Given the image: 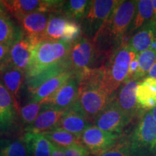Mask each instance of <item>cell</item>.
Segmentation results:
<instances>
[{
	"instance_id": "cell-6",
	"label": "cell",
	"mask_w": 156,
	"mask_h": 156,
	"mask_svg": "<svg viewBox=\"0 0 156 156\" xmlns=\"http://www.w3.org/2000/svg\"><path fill=\"white\" fill-rule=\"evenodd\" d=\"M83 36L81 25L70 20L61 12L49 13L46 30V40L63 41L73 44Z\"/></svg>"
},
{
	"instance_id": "cell-38",
	"label": "cell",
	"mask_w": 156,
	"mask_h": 156,
	"mask_svg": "<svg viewBox=\"0 0 156 156\" xmlns=\"http://www.w3.org/2000/svg\"><path fill=\"white\" fill-rule=\"evenodd\" d=\"M4 12H7L6 10L5 6L3 5L2 1H0V13H4Z\"/></svg>"
},
{
	"instance_id": "cell-8",
	"label": "cell",
	"mask_w": 156,
	"mask_h": 156,
	"mask_svg": "<svg viewBox=\"0 0 156 156\" xmlns=\"http://www.w3.org/2000/svg\"><path fill=\"white\" fill-rule=\"evenodd\" d=\"M117 0H93L81 23L83 36L93 40L110 16Z\"/></svg>"
},
{
	"instance_id": "cell-2",
	"label": "cell",
	"mask_w": 156,
	"mask_h": 156,
	"mask_svg": "<svg viewBox=\"0 0 156 156\" xmlns=\"http://www.w3.org/2000/svg\"><path fill=\"white\" fill-rule=\"evenodd\" d=\"M103 66L87 70L80 76V88L77 102L73 106L91 123L110 102L104 83Z\"/></svg>"
},
{
	"instance_id": "cell-39",
	"label": "cell",
	"mask_w": 156,
	"mask_h": 156,
	"mask_svg": "<svg viewBox=\"0 0 156 156\" xmlns=\"http://www.w3.org/2000/svg\"><path fill=\"white\" fill-rule=\"evenodd\" d=\"M151 112L152 115H153V119L156 122V106L155 107V108H153V109H152V110H151Z\"/></svg>"
},
{
	"instance_id": "cell-26",
	"label": "cell",
	"mask_w": 156,
	"mask_h": 156,
	"mask_svg": "<svg viewBox=\"0 0 156 156\" xmlns=\"http://www.w3.org/2000/svg\"><path fill=\"white\" fill-rule=\"evenodd\" d=\"M91 1L87 0H69L64 2L61 12L70 20L81 24L88 12Z\"/></svg>"
},
{
	"instance_id": "cell-25",
	"label": "cell",
	"mask_w": 156,
	"mask_h": 156,
	"mask_svg": "<svg viewBox=\"0 0 156 156\" xmlns=\"http://www.w3.org/2000/svg\"><path fill=\"white\" fill-rule=\"evenodd\" d=\"M23 36L18 23L8 12L0 13V44L11 46Z\"/></svg>"
},
{
	"instance_id": "cell-10",
	"label": "cell",
	"mask_w": 156,
	"mask_h": 156,
	"mask_svg": "<svg viewBox=\"0 0 156 156\" xmlns=\"http://www.w3.org/2000/svg\"><path fill=\"white\" fill-rule=\"evenodd\" d=\"M122 135L101 130L91 125L84 131L80 137V142L92 156H99L113 147Z\"/></svg>"
},
{
	"instance_id": "cell-17",
	"label": "cell",
	"mask_w": 156,
	"mask_h": 156,
	"mask_svg": "<svg viewBox=\"0 0 156 156\" xmlns=\"http://www.w3.org/2000/svg\"><path fill=\"white\" fill-rule=\"evenodd\" d=\"M36 46L25 36L15 41L9 48V64L11 67L25 73L30 63L33 51Z\"/></svg>"
},
{
	"instance_id": "cell-31",
	"label": "cell",
	"mask_w": 156,
	"mask_h": 156,
	"mask_svg": "<svg viewBox=\"0 0 156 156\" xmlns=\"http://www.w3.org/2000/svg\"><path fill=\"white\" fill-rule=\"evenodd\" d=\"M99 156H130L129 136H122L113 147Z\"/></svg>"
},
{
	"instance_id": "cell-19",
	"label": "cell",
	"mask_w": 156,
	"mask_h": 156,
	"mask_svg": "<svg viewBox=\"0 0 156 156\" xmlns=\"http://www.w3.org/2000/svg\"><path fill=\"white\" fill-rule=\"evenodd\" d=\"M73 75V73L70 71L64 72L44 81L36 89L30 92V102L42 103L46 100L58 90Z\"/></svg>"
},
{
	"instance_id": "cell-24",
	"label": "cell",
	"mask_w": 156,
	"mask_h": 156,
	"mask_svg": "<svg viewBox=\"0 0 156 156\" xmlns=\"http://www.w3.org/2000/svg\"><path fill=\"white\" fill-rule=\"evenodd\" d=\"M153 15V7L151 0H140L136 2L135 15L131 25L122 41L129 42L132 35L141 27L152 20Z\"/></svg>"
},
{
	"instance_id": "cell-3",
	"label": "cell",
	"mask_w": 156,
	"mask_h": 156,
	"mask_svg": "<svg viewBox=\"0 0 156 156\" xmlns=\"http://www.w3.org/2000/svg\"><path fill=\"white\" fill-rule=\"evenodd\" d=\"M72 44L63 41L48 40L37 44L33 51L30 63L25 72V81L55 68L69 67L68 56Z\"/></svg>"
},
{
	"instance_id": "cell-37",
	"label": "cell",
	"mask_w": 156,
	"mask_h": 156,
	"mask_svg": "<svg viewBox=\"0 0 156 156\" xmlns=\"http://www.w3.org/2000/svg\"><path fill=\"white\" fill-rule=\"evenodd\" d=\"M152 3H153V17H152L151 21L156 25V0H153Z\"/></svg>"
},
{
	"instance_id": "cell-36",
	"label": "cell",
	"mask_w": 156,
	"mask_h": 156,
	"mask_svg": "<svg viewBox=\"0 0 156 156\" xmlns=\"http://www.w3.org/2000/svg\"><path fill=\"white\" fill-rule=\"evenodd\" d=\"M147 77H152V78H155L156 79V62H155V64H153V66L152 67L151 70L149 71V73L147 74Z\"/></svg>"
},
{
	"instance_id": "cell-4",
	"label": "cell",
	"mask_w": 156,
	"mask_h": 156,
	"mask_svg": "<svg viewBox=\"0 0 156 156\" xmlns=\"http://www.w3.org/2000/svg\"><path fill=\"white\" fill-rule=\"evenodd\" d=\"M137 54L129 46L128 43L122 42L103 64L104 83L111 95H113L125 81L130 63Z\"/></svg>"
},
{
	"instance_id": "cell-30",
	"label": "cell",
	"mask_w": 156,
	"mask_h": 156,
	"mask_svg": "<svg viewBox=\"0 0 156 156\" xmlns=\"http://www.w3.org/2000/svg\"><path fill=\"white\" fill-rule=\"evenodd\" d=\"M44 103H28L24 106L21 107L20 110L19 117L21 122L25 127L30 126L36 119L41 111L42 110Z\"/></svg>"
},
{
	"instance_id": "cell-21",
	"label": "cell",
	"mask_w": 156,
	"mask_h": 156,
	"mask_svg": "<svg viewBox=\"0 0 156 156\" xmlns=\"http://www.w3.org/2000/svg\"><path fill=\"white\" fill-rule=\"evenodd\" d=\"M136 102L142 112H149L156 106V79L147 77L140 81L136 88Z\"/></svg>"
},
{
	"instance_id": "cell-9",
	"label": "cell",
	"mask_w": 156,
	"mask_h": 156,
	"mask_svg": "<svg viewBox=\"0 0 156 156\" xmlns=\"http://www.w3.org/2000/svg\"><path fill=\"white\" fill-rule=\"evenodd\" d=\"M65 1L58 0H4L6 10L16 20L34 12H61Z\"/></svg>"
},
{
	"instance_id": "cell-18",
	"label": "cell",
	"mask_w": 156,
	"mask_h": 156,
	"mask_svg": "<svg viewBox=\"0 0 156 156\" xmlns=\"http://www.w3.org/2000/svg\"><path fill=\"white\" fill-rule=\"evenodd\" d=\"M0 80L12 98L15 106L20 114V93L23 81L25 80V73L11 66L0 73Z\"/></svg>"
},
{
	"instance_id": "cell-27",
	"label": "cell",
	"mask_w": 156,
	"mask_h": 156,
	"mask_svg": "<svg viewBox=\"0 0 156 156\" xmlns=\"http://www.w3.org/2000/svg\"><path fill=\"white\" fill-rule=\"evenodd\" d=\"M52 144L62 148H66L80 142V138L61 129H54L42 133Z\"/></svg>"
},
{
	"instance_id": "cell-35",
	"label": "cell",
	"mask_w": 156,
	"mask_h": 156,
	"mask_svg": "<svg viewBox=\"0 0 156 156\" xmlns=\"http://www.w3.org/2000/svg\"><path fill=\"white\" fill-rule=\"evenodd\" d=\"M50 156H65L64 148L60 147L58 146H56L54 145V144H52L51 153Z\"/></svg>"
},
{
	"instance_id": "cell-13",
	"label": "cell",
	"mask_w": 156,
	"mask_h": 156,
	"mask_svg": "<svg viewBox=\"0 0 156 156\" xmlns=\"http://www.w3.org/2000/svg\"><path fill=\"white\" fill-rule=\"evenodd\" d=\"M49 12H34L16 19L23 31V36L37 45L46 40Z\"/></svg>"
},
{
	"instance_id": "cell-11",
	"label": "cell",
	"mask_w": 156,
	"mask_h": 156,
	"mask_svg": "<svg viewBox=\"0 0 156 156\" xmlns=\"http://www.w3.org/2000/svg\"><path fill=\"white\" fill-rule=\"evenodd\" d=\"M132 121L119 108L112 95L110 102L98 115L93 124L103 131L122 135L124 129Z\"/></svg>"
},
{
	"instance_id": "cell-7",
	"label": "cell",
	"mask_w": 156,
	"mask_h": 156,
	"mask_svg": "<svg viewBox=\"0 0 156 156\" xmlns=\"http://www.w3.org/2000/svg\"><path fill=\"white\" fill-rule=\"evenodd\" d=\"M68 64L70 71L79 77L87 70L97 68L95 48L90 39L82 36L72 44Z\"/></svg>"
},
{
	"instance_id": "cell-33",
	"label": "cell",
	"mask_w": 156,
	"mask_h": 156,
	"mask_svg": "<svg viewBox=\"0 0 156 156\" xmlns=\"http://www.w3.org/2000/svg\"><path fill=\"white\" fill-rule=\"evenodd\" d=\"M9 48H10V46L8 45L0 44V73L10 66Z\"/></svg>"
},
{
	"instance_id": "cell-34",
	"label": "cell",
	"mask_w": 156,
	"mask_h": 156,
	"mask_svg": "<svg viewBox=\"0 0 156 156\" xmlns=\"http://www.w3.org/2000/svg\"><path fill=\"white\" fill-rule=\"evenodd\" d=\"M138 54L136 56V57L134 58L131 62L129 65V72L126 79H131V78H134L135 79L136 73L138 70Z\"/></svg>"
},
{
	"instance_id": "cell-16",
	"label": "cell",
	"mask_w": 156,
	"mask_h": 156,
	"mask_svg": "<svg viewBox=\"0 0 156 156\" xmlns=\"http://www.w3.org/2000/svg\"><path fill=\"white\" fill-rule=\"evenodd\" d=\"M19 112L12 98L0 80V132L10 131L16 125Z\"/></svg>"
},
{
	"instance_id": "cell-32",
	"label": "cell",
	"mask_w": 156,
	"mask_h": 156,
	"mask_svg": "<svg viewBox=\"0 0 156 156\" xmlns=\"http://www.w3.org/2000/svg\"><path fill=\"white\" fill-rule=\"evenodd\" d=\"M65 156H92L81 143H77L64 148Z\"/></svg>"
},
{
	"instance_id": "cell-29",
	"label": "cell",
	"mask_w": 156,
	"mask_h": 156,
	"mask_svg": "<svg viewBox=\"0 0 156 156\" xmlns=\"http://www.w3.org/2000/svg\"><path fill=\"white\" fill-rule=\"evenodd\" d=\"M156 62V51L147 49L138 54V70L135 79L139 80L145 77Z\"/></svg>"
},
{
	"instance_id": "cell-5",
	"label": "cell",
	"mask_w": 156,
	"mask_h": 156,
	"mask_svg": "<svg viewBox=\"0 0 156 156\" xmlns=\"http://www.w3.org/2000/svg\"><path fill=\"white\" fill-rule=\"evenodd\" d=\"M129 140L130 156H156V122L151 111L140 115Z\"/></svg>"
},
{
	"instance_id": "cell-22",
	"label": "cell",
	"mask_w": 156,
	"mask_h": 156,
	"mask_svg": "<svg viewBox=\"0 0 156 156\" xmlns=\"http://www.w3.org/2000/svg\"><path fill=\"white\" fill-rule=\"evenodd\" d=\"M155 38H156V25L151 20L132 35L128 45L136 54H140L149 49Z\"/></svg>"
},
{
	"instance_id": "cell-28",
	"label": "cell",
	"mask_w": 156,
	"mask_h": 156,
	"mask_svg": "<svg viewBox=\"0 0 156 156\" xmlns=\"http://www.w3.org/2000/svg\"><path fill=\"white\" fill-rule=\"evenodd\" d=\"M0 156H28L23 140H0Z\"/></svg>"
},
{
	"instance_id": "cell-14",
	"label": "cell",
	"mask_w": 156,
	"mask_h": 156,
	"mask_svg": "<svg viewBox=\"0 0 156 156\" xmlns=\"http://www.w3.org/2000/svg\"><path fill=\"white\" fill-rule=\"evenodd\" d=\"M80 88V77L73 75L51 96L43 101L50 106L67 111L77 102Z\"/></svg>"
},
{
	"instance_id": "cell-20",
	"label": "cell",
	"mask_w": 156,
	"mask_h": 156,
	"mask_svg": "<svg viewBox=\"0 0 156 156\" xmlns=\"http://www.w3.org/2000/svg\"><path fill=\"white\" fill-rule=\"evenodd\" d=\"M91 125L92 123L72 107L65 111L56 129H61L80 138L84 131Z\"/></svg>"
},
{
	"instance_id": "cell-12",
	"label": "cell",
	"mask_w": 156,
	"mask_h": 156,
	"mask_svg": "<svg viewBox=\"0 0 156 156\" xmlns=\"http://www.w3.org/2000/svg\"><path fill=\"white\" fill-rule=\"evenodd\" d=\"M139 82L134 78L126 79L116 94L115 93L113 94L117 106L131 120L139 117L140 113L142 112L136 102V88Z\"/></svg>"
},
{
	"instance_id": "cell-15",
	"label": "cell",
	"mask_w": 156,
	"mask_h": 156,
	"mask_svg": "<svg viewBox=\"0 0 156 156\" xmlns=\"http://www.w3.org/2000/svg\"><path fill=\"white\" fill-rule=\"evenodd\" d=\"M43 103L44 106L40 114L32 124L25 128V132L44 133L56 129L65 111L56 108L45 103Z\"/></svg>"
},
{
	"instance_id": "cell-23",
	"label": "cell",
	"mask_w": 156,
	"mask_h": 156,
	"mask_svg": "<svg viewBox=\"0 0 156 156\" xmlns=\"http://www.w3.org/2000/svg\"><path fill=\"white\" fill-rule=\"evenodd\" d=\"M23 141L28 156H50L52 144L42 133L25 132Z\"/></svg>"
},
{
	"instance_id": "cell-1",
	"label": "cell",
	"mask_w": 156,
	"mask_h": 156,
	"mask_svg": "<svg viewBox=\"0 0 156 156\" xmlns=\"http://www.w3.org/2000/svg\"><path fill=\"white\" fill-rule=\"evenodd\" d=\"M136 2L118 1L106 23L93 38L97 64L102 66L121 46L135 15Z\"/></svg>"
}]
</instances>
